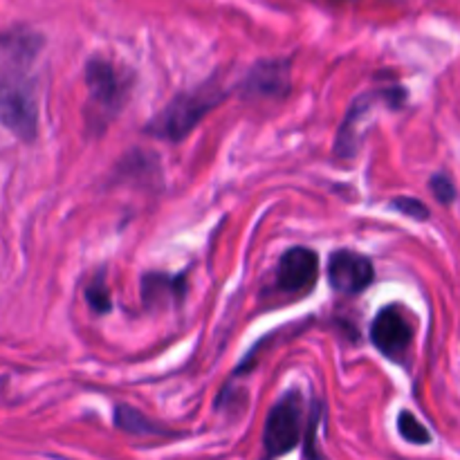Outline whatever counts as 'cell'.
Segmentation results:
<instances>
[{"instance_id":"6da1fadb","label":"cell","mask_w":460,"mask_h":460,"mask_svg":"<svg viewBox=\"0 0 460 460\" xmlns=\"http://www.w3.org/2000/svg\"><path fill=\"white\" fill-rule=\"evenodd\" d=\"M40 49V36L12 31L0 39V124L22 142L39 135V102L31 63Z\"/></svg>"},{"instance_id":"7a4b0ae2","label":"cell","mask_w":460,"mask_h":460,"mask_svg":"<svg viewBox=\"0 0 460 460\" xmlns=\"http://www.w3.org/2000/svg\"><path fill=\"white\" fill-rule=\"evenodd\" d=\"M220 99L223 93L216 88V84H202L198 90L178 94L160 115L153 117L151 124L146 126V133L169 142H180L200 124L211 108L218 106Z\"/></svg>"},{"instance_id":"3957f363","label":"cell","mask_w":460,"mask_h":460,"mask_svg":"<svg viewBox=\"0 0 460 460\" xmlns=\"http://www.w3.org/2000/svg\"><path fill=\"white\" fill-rule=\"evenodd\" d=\"M85 84L90 93V117L97 121L99 130H103L106 121L115 119L117 112L124 108L128 81L111 61L102 57H93L85 66Z\"/></svg>"},{"instance_id":"277c9868","label":"cell","mask_w":460,"mask_h":460,"mask_svg":"<svg viewBox=\"0 0 460 460\" xmlns=\"http://www.w3.org/2000/svg\"><path fill=\"white\" fill-rule=\"evenodd\" d=\"M304 431V409L296 394H288L268 413L263 429V447L270 458L283 456L299 445Z\"/></svg>"},{"instance_id":"5b68a950","label":"cell","mask_w":460,"mask_h":460,"mask_svg":"<svg viewBox=\"0 0 460 460\" xmlns=\"http://www.w3.org/2000/svg\"><path fill=\"white\" fill-rule=\"evenodd\" d=\"M376 279V270L367 256L350 250H340L328 261V281L341 295H359Z\"/></svg>"},{"instance_id":"8992f818","label":"cell","mask_w":460,"mask_h":460,"mask_svg":"<svg viewBox=\"0 0 460 460\" xmlns=\"http://www.w3.org/2000/svg\"><path fill=\"white\" fill-rule=\"evenodd\" d=\"M319 277V259L308 247H292L281 256L277 268V288L286 295H301L314 286Z\"/></svg>"},{"instance_id":"52a82bcc","label":"cell","mask_w":460,"mask_h":460,"mask_svg":"<svg viewBox=\"0 0 460 460\" xmlns=\"http://www.w3.org/2000/svg\"><path fill=\"white\" fill-rule=\"evenodd\" d=\"M411 326L398 308H385L377 313L371 326V340L386 358H402L411 344Z\"/></svg>"},{"instance_id":"ba28073f","label":"cell","mask_w":460,"mask_h":460,"mask_svg":"<svg viewBox=\"0 0 460 460\" xmlns=\"http://www.w3.org/2000/svg\"><path fill=\"white\" fill-rule=\"evenodd\" d=\"M243 90L250 97L283 99L290 93V63L288 61H261L250 70L243 81Z\"/></svg>"},{"instance_id":"9c48e42d","label":"cell","mask_w":460,"mask_h":460,"mask_svg":"<svg viewBox=\"0 0 460 460\" xmlns=\"http://www.w3.org/2000/svg\"><path fill=\"white\" fill-rule=\"evenodd\" d=\"M184 281L169 274H146L142 279V299L146 305H162L164 301L182 299Z\"/></svg>"},{"instance_id":"30bf717a","label":"cell","mask_w":460,"mask_h":460,"mask_svg":"<svg viewBox=\"0 0 460 460\" xmlns=\"http://www.w3.org/2000/svg\"><path fill=\"white\" fill-rule=\"evenodd\" d=\"M115 425L119 427V429H124L126 434H135V436L162 434L160 427H155L153 422H148L142 413L135 411V409H130V407H117Z\"/></svg>"},{"instance_id":"8fae6325","label":"cell","mask_w":460,"mask_h":460,"mask_svg":"<svg viewBox=\"0 0 460 460\" xmlns=\"http://www.w3.org/2000/svg\"><path fill=\"white\" fill-rule=\"evenodd\" d=\"M85 301H88L90 308L99 314L111 313L112 301H111V290H108L106 281H103V272H99L93 281L85 288Z\"/></svg>"},{"instance_id":"7c38bea8","label":"cell","mask_w":460,"mask_h":460,"mask_svg":"<svg viewBox=\"0 0 460 460\" xmlns=\"http://www.w3.org/2000/svg\"><path fill=\"white\" fill-rule=\"evenodd\" d=\"M398 431L407 443L413 445H427L431 443V434L425 429V425H420L416 416L411 411H402L398 416Z\"/></svg>"},{"instance_id":"4fadbf2b","label":"cell","mask_w":460,"mask_h":460,"mask_svg":"<svg viewBox=\"0 0 460 460\" xmlns=\"http://www.w3.org/2000/svg\"><path fill=\"white\" fill-rule=\"evenodd\" d=\"M394 209L400 214L409 216L413 220H427L429 218V209L425 207V202L416 200V198H395Z\"/></svg>"},{"instance_id":"5bb4252c","label":"cell","mask_w":460,"mask_h":460,"mask_svg":"<svg viewBox=\"0 0 460 460\" xmlns=\"http://www.w3.org/2000/svg\"><path fill=\"white\" fill-rule=\"evenodd\" d=\"M429 184H431V191H434V196L438 198V202H443V205H449V202L456 198L454 182L445 173H436L434 178H431Z\"/></svg>"}]
</instances>
